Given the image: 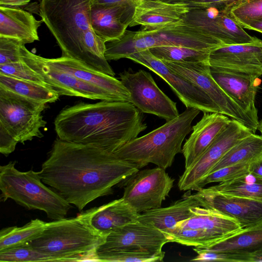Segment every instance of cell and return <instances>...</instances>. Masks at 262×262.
<instances>
[{
	"instance_id": "30bf717a",
	"label": "cell",
	"mask_w": 262,
	"mask_h": 262,
	"mask_svg": "<svg viewBox=\"0 0 262 262\" xmlns=\"http://www.w3.org/2000/svg\"><path fill=\"white\" fill-rule=\"evenodd\" d=\"M172 72L201 89L220 110V114L236 120L255 133L258 120L246 113L221 89L212 77L208 62L162 61Z\"/></svg>"
},
{
	"instance_id": "ee69618b",
	"label": "cell",
	"mask_w": 262,
	"mask_h": 262,
	"mask_svg": "<svg viewBox=\"0 0 262 262\" xmlns=\"http://www.w3.org/2000/svg\"><path fill=\"white\" fill-rule=\"evenodd\" d=\"M31 0H0V6L19 8L28 4Z\"/></svg>"
},
{
	"instance_id": "d4e9b609",
	"label": "cell",
	"mask_w": 262,
	"mask_h": 262,
	"mask_svg": "<svg viewBox=\"0 0 262 262\" xmlns=\"http://www.w3.org/2000/svg\"><path fill=\"white\" fill-rule=\"evenodd\" d=\"M43 23L30 12L16 7L0 6V36L25 45L39 40L38 29Z\"/></svg>"
},
{
	"instance_id": "f546056e",
	"label": "cell",
	"mask_w": 262,
	"mask_h": 262,
	"mask_svg": "<svg viewBox=\"0 0 262 262\" xmlns=\"http://www.w3.org/2000/svg\"><path fill=\"white\" fill-rule=\"evenodd\" d=\"M0 87L34 101L53 103L60 96L51 86L0 74Z\"/></svg>"
},
{
	"instance_id": "d6986e66",
	"label": "cell",
	"mask_w": 262,
	"mask_h": 262,
	"mask_svg": "<svg viewBox=\"0 0 262 262\" xmlns=\"http://www.w3.org/2000/svg\"><path fill=\"white\" fill-rule=\"evenodd\" d=\"M210 67L242 72L259 78L262 75V40L224 45L211 52Z\"/></svg>"
},
{
	"instance_id": "cb8c5ba5",
	"label": "cell",
	"mask_w": 262,
	"mask_h": 262,
	"mask_svg": "<svg viewBox=\"0 0 262 262\" xmlns=\"http://www.w3.org/2000/svg\"><path fill=\"white\" fill-rule=\"evenodd\" d=\"M50 65L67 71L77 78L110 93L118 101H130V95L120 80L100 72L75 59L61 56L56 58H44Z\"/></svg>"
},
{
	"instance_id": "484cf974",
	"label": "cell",
	"mask_w": 262,
	"mask_h": 262,
	"mask_svg": "<svg viewBox=\"0 0 262 262\" xmlns=\"http://www.w3.org/2000/svg\"><path fill=\"white\" fill-rule=\"evenodd\" d=\"M183 198L164 208L151 209L140 213L138 221L154 227L163 232L174 227L179 222L190 217L192 208L200 206L193 194L187 193Z\"/></svg>"
},
{
	"instance_id": "60d3db41",
	"label": "cell",
	"mask_w": 262,
	"mask_h": 262,
	"mask_svg": "<svg viewBox=\"0 0 262 262\" xmlns=\"http://www.w3.org/2000/svg\"><path fill=\"white\" fill-rule=\"evenodd\" d=\"M247 1L248 0H176L177 3L187 6L189 9L213 6L230 11Z\"/></svg>"
},
{
	"instance_id": "836d02e7",
	"label": "cell",
	"mask_w": 262,
	"mask_h": 262,
	"mask_svg": "<svg viewBox=\"0 0 262 262\" xmlns=\"http://www.w3.org/2000/svg\"><path fill=\"white\" fill-rule=\"evenodd\" d=\"M250 163H241L220 168L208 174L199 183L198 190L210 183L230 181L250 173Z\"/></svg>"
},
{
	"instance_id": "277c9868",
	"label": "cell",
	"mask_w": 262,
	"mask_h": 262,
	"mask_svg": "<svg viewBox=\"0 0 262 262\" xmlns=\"http://www.w3.org/2000/svg\"><path fill=\"white\" fill-rule=\"evenodd\" d=\"M97 208L46 223L42 232L28 244L51 261H95L96 250L107 236L92 225Z\"/></svg>"
},
{
	"instance_id": "bcb514c9",
	"label": "cell",
	"mask_w": 262,
	"mask_h": 262,
	"mask_svg": "<svg viewBox=\"0 0 262 262\" xmlns=\"http://www.w3.org/2000/svg\"><path fill=\"white\" fill-rule=\"evenodd\" d=\"M242 27L262 33V19L247 24Z\"/></svg>"
},
{
	"instance_id": "8d00e7d4",
	"label": "cell",
	"mask_w": 262,
	"mask_h": 262,
	"mask_svg": "<svg viewBox=\"0 0 262 262\" xmlns=\"http://www.w3.org/2000/svg\"><path fill=\"white\" fill-rule=\"evenodd\" d=\"M0 74L21 80L48 85L39 74L23 60L0 64Z\"/></svg>"
},
{
	"instance_id": "1f68e13d",
	"label": "cell",
	"mask_w": 262,
	"mask_h": 262,
	"mask_svg": "<svg viewBox=\"0 0 262 262\" xmlns=\"http://www.w3.org/2000/svg\"><path fill=\"white\" fill-rule=\"evenodd\" d=\"M46 223L39 219L32 220L21 227H9L0 231V251L26 244L37 237Z\"/></svg>"
},
{
	"instance_id": "f35d334b",
	"label": "cell",
	"mask_w": 262,
	"mask_h": 262,
	"mask_svg": "<svg viewBox=\"0 0 262 262\" xmlns=\"http://www.w3.org/2000/svg\"><path fill=\"white\" fill-rule=\"evenodd\" d=\"M193 250L198 255L196 257L191 259V261L252 262L251 255L216 252L210 250L206 248L194 247Z\"/></svg>"
},
{
	"instance_id": "9c48e42d",
	"label": "cell",
	"mask_w": 262,
	"mask_h": 262,
	"mask_svg": "<svg viewBox=\"0 0 262 262\" xmlns=\"http://www.w3.org/2000/svg\"><path fill=\"white\" fill-rule=\"evenodd\" d=\"M47 103L39 102L0 87V125L24 144L35 137L46 126L42 112Z\"/></svg>"
},
{
	"instance_id": "74e56055",
	"label": "cell",
	"mask_w": 262,
	"mask_h": 262,
	"mask_svg": "<svg viewBox=\"0 0 262 262\" xmlns=\"http://www.w3.org/2000/svg\"><path fill=\"white\" fill-rule=\"evenodd\" d=\"M242 26L262 19V0H248L231 11Z\"/></svg>"
},
{
	"instance_id": "4fadbf2b",
	"label": "cell",
	"mask_w": 262,
	"mask_h": 262,
	"mask_svg": "<svg viewBox=\"0 0 262 262\" xmlns=\"http://www.w3.org/2000/svg\"><path fill=\"white\" fill-rule=\"evenodd\" d=\"M169 242L167 236L159 229L137 221L111 231L97 248L95 261L98 257L120 252H161Z\"/></svg>"
},
{
	"instance_id": "7a4b0ae2",
	"label": "cell",
	"mask_w": 262,
	"mask_h": 262,
	"mask_svg": "<svg viewBox=\"0 0 262 262\" xmlns=\"http://www.w3.org/2000/svg\"><path fill=\"white\" fill-rule=\"evenodd\" d=\"M142 113L127 101L81 102L60 112L55 130L61 140L114 152L147 128Z\"/></svg>"
},
{
	"instance_id": "7bdbcfd3",
	"label": "cell",
	"mask_w": 262,
	"mask_h": 262,
	"mask_svg": "<svg viewBox=\"0 0 262 262\" xmlns=\"http://www.w3.org/2000/svg\"><path fill=\"white\" fill-rule=\"evenodd\" d=\"M144 0H92V4L105 6L126 5L137 6Z\"/></svg>"
},
{
	"instance_id": "44dd1931",
	"label": "cell",
	"mask_w": 262,
	"mask_h": 262,
	"mask_svg": "<svg viewBox=\"0 0 262 262\" xmlns=\"http://www.w3.org/2000/svg\"><path fill=\"white\" fill-rule=\"evenodd\" d=\"M231 119L216 113H204L192 126V133L182 147L185 170L193 165L212 143Z\"/></svg>"
},
{
	"instance_id": "d6a6232c",
	"label": "cell",
	"mask_w": 262,
	"mask_h": 262,
	"mask_svg": "<svg viewBox=\"0 0 262 262\" xmlns=\"http://www.w3.org/2000/svg\"><path fill=\"white\" fill-rule=\"evenodd\" d=\"M161 61L208 62L211 51L180 46H162L149 49Z\"/></svg>"
},
{
	"instance_id": "4dcf8cb0",
	"label": "cell",
	"mask_w": 262,
	"mask_h": 262,
	"mask_svg": "<svg viewBox=\"0 0 262 262\" xmlns=\"http://www.w3.org/2000/svg\"><path fill=\"white\" fill-rule=\"evenodd\" d=\"M211 191L262 202V178L249 173L208 187Z\"/></svg>"
},
{
	"instance_id": "7402d4cb",
	"label": "cell",
	"mask_w": 262,
	"mask_h": 262,
	"mask_svg": "<svg viewBox=\"0 0 262 262\" xmlns=\"http://www.w3.org/2000/svg\"><path fill=\"white\" fill-rule=\"evenodd\" d=\"M189 9L183 4L144 0L135 8L130 27L140 25L143 31H154L182 22Z\"/></svg>"
},
{
	"instance_id": "5b68a950",
	"label": "cell",
	"mask_w": 262,
	"mask_h": 262,
	"mask_svg": "<svg viewBox=\"0 0 262 262\" xmlns=\"http://www.w3.org/2000/svg\"><path fill=\"white\" fill-rule=\"evenodd\" d=\"M200 111L186 108L176 118L136 138L114 153L135 164L139 169L152 163L166 170L172 165L176 156L182 152L183 141L192 131V123Z\"/></svg>"
},
{
	"instance_id": "5bb4252c",
	"label": "cell",
	"mask_w": 262,
	"mask_h": 262,
	"mask_svg": "<svg viewBox=\"0 0 262 262\" xmlns=\"http://www.w3.org/2000/svg\"><path fill=\"white\" fill-rule=\"evenodd\" d=\"M21 60L39 74L46 83L60 95L80 97L94 100L118 101L110 93L83 81L67 71L47 63L43 57L29 51L23 45Z\"/></svg>"
},
{
	"instance_id": "b9f144b4",
	"label": "cell",
	"mask_w": 262,
	"mask_h": 262,
	"mask_svg": "<svg viewBox=\"0 0 262 262\" xmlns=\"http://www.w3.org/2000/svg\"><path fill=\"white\" fill-rule=\"evenodd\" d=\"M17 140L3 126L0 125V152L8 156L15 149Z\"/></svg>"
},
{
	"instance_id": "7dc6e473",
	"label": "cell",
	"mask_w": 262,
	"mask_h": 262,
	"mask_svg": "<svg viewBox=\"0 0 262 262\" xmlns=\"http://www.w3.org/2000/svg\"><path fill=\"white\" fill-rule=\"evenodd\" d=\"M252 256V262H262V250L253 254Z\"/></svg>"
},
{
	"instance_id": "83f0119b",
	"label": "cell",
	"mask_w": 262,
	"mask_h": 262,
	"mask_svg": "<svg viewBox=\"0 0 262 262\" xmlns=\"http://www.w3.org/2000/svg\"><path fill=\"white\" fill-rule=\"evenodd\" d=\"M206 248L216 252L252 255L262 250V222L245 227L236 234Z\"/></svg>"
},
{
	"instance_id": "ffe728a7",
	"label": "cell",
	"mask_w": 262,
	"mask_h": 262,
	"mask_svg": "<svg viewBox=\"0 0 262 262\" xmlns=\"http://www.w3.org/2000/svg\"><path fill=\"white\" fill-rule=\"evenodd\" d=\"M211 75L216 83L246 113L258 120L255 105L258 78L244 73L210 67Z\"/></svg>"
},
{
	"instance_id": "603a6c76",
	"label": "cell",
	"mask_w": 262,
	"mask_h": 262,
	"mask_svg": "<svg viewBox=\"0 0 262 262\" xmlns=\"http://www.w3.org/2000/svg\"><path fill=\"white\" fill-rule=\"evenodd\" d=\"M135 8L92 4L90 18L93 31L106 42L119 39L132 22Z\"/></svg>"
},
{
	"instance_id": "f1b7e54d",
	"label": "cell",
	"mask_w": 262,
	"mask_h": 262,
	"mask_svg": "<svg viewBox=\"0 0 262 262\" xmlns=\"http://www.w3.org/2000/svg\"><path fill=\"white\" fill-rule=\"evenodd\" d=\"M261 156L262 137L252 133L230 148L209 173L229 165L245 162L251 163Z\"/></svg>"
},
{
	"instance_id": "f6af8a7d",
	"label": "cell",
	"mask_w": 262,
	"mask_h": 262,
	"mask_svg": "<svg viewBox=\"0 0 262 262\" xmlns=\"http://www.w3.org/2000/svg\"><path fill=\"white\" fill-rule=\"evenodd\" d=\"M250 172L262 178V156L249 165Z\"/></svg>"
},
{
	"instance_id": "7c38bea8",
	"label": "cell",
	"mask_w": 262,
	"mask_h": 262,
	"mask_svg": "<svg viewBox=\"0 0 262 262\" xmlns=\"http://www.w3.org/2000/svg\"><path fill=\"white\" fill-rule=\"evenodd\" d=\"M119 79L130 95V102L142 113L171 120L180 114L176 102L158 86L151 74L143 70L130 69L119 74Z\"/></svg>"
},
{
	"instance_id": "e575fe53",
	"label": "cell",
	"mask_w": 262,
	"mask_h": 262,
	"mask_svg": "<svg viewBox=\"0 0 262 262\" xmlns=\"http://www.w3.org/2000/svg\"><path fill=\"white\" fill-rule=\"evenodd\" d=\"M51 261L47 256L34 249L28 243L0 251V261Z\"/></svg>"
},
{
	"instance_id": "3957f363",
	"label": "cell",
	"mask_w": 262,
	"mask_h": 262,
	"mask_svg": "<svg viewBox=\"0 0 262 262\" xmlns=\"http://www.w3.org/2000/svg\"><path fill=\"white\" fill-rule=\"evenodd\" d=\"M92 1L40 0L39 14L55 38L61 56L114 76L105 57L106 42L92 28Z\"/></svg>"
},
{
	"instance_id": "d590c367",
	"label": "cell",
	"mask_w": 262,
	"mask_h": 262,
	"mask_svg": "<svg viewBox=\"0 0 262 262\" xmlns=\"http://www.w3.org/2000/svg\"><path fill=\"white\" fill-rule=\"evenodd\" d=\"M163 251L157 253L120 252L98 257L96 261L116 262L162 261L165 256Z\"/></svg>"
},
{
	"instance_id": "ba28073f",
	"label": "cell",
	"mask_w": 262,
	"mask_h": 262,
	"mask_svg": "<svg viewBox=\"0 0 262 262\" xmlns=\"http://www.w3.org/2000/svg\"><path fill=\"white\" fill-rule=\"evenodd\" d=\"M192 215L163 233L169 242L198 248L210 247L241 231L235 219L211 209L198 206Z\"/></svg>"
},
{
	"instance_id": "ab89813d",
	"label": "cell",
	"mask_w": 262,
	"mask_h": 262,
	"mask_svg": "<svg viewBox=\"0 0 262 262\" xmlns=\"http://www.w3.org/2000/svg\"><path fill=\"white\" fill-rule=\"evenodd\" d=\"M23 45L16 39L0 36V64L21 61Z\"/></svg>"
},
{
	"instance_id": "2e32d148",
	"label": "cell",
	"mask_w": 262,
	"mask_h": 262,
	"mask_svg": "<svg viewBox=\"0 0 262 262\" xmlns=\"http://www.w3.org/2000/svg\"><path fill=\"white\" fill-rule=\"evenodd\" d=\"M183 20L201 29L224 45L248 43L258 39L244 30L231 11L219 7L189 9Z\"/></svg>"
},
{
	"instance_id": "9a60e30c",
	"label": "cell",
	"mask_w": 262,
	"mask_h": 262,
	"mask_svg": "<svg viewBox=\"0 0 262 262\" xmlns=\"http://www.w3.org/2000/svg\"><path fill=\"white\" fill-rule=\"evenodd\" d=\"M252 133L239 121L231 119L199 160L180 177L179 189L197 191L201 181L228 150Z\"/></svg>"
},
{
	"instance_id": "8fae6325",
	"label": "cell",
	"mask_w": 262,
	"mask_h": 262,
	"mask_svg": "<svg viewBox=\"0 0 262 262\" xmlns=\"http://www.w3.org/2000/svg\"><path fill=\"white\" fill-rule=\"evenodd\" d=\"M174 180L160 167L140 169L120 183L123 198L136 211L142 212L160 208L168 196Z\"/></svg>"
},
{
	"instance_id": "4316f807",
	"label": "cell",
	"mask_w": 262,
	"mask_h": 262,
	"mask_svg": "<svg viewBox=\"0 0 262 262\" xmlns=\"http://www.w3.org/2000/svg\"><path fill=\"white\" fill-rule=\"evenodd\" d=\"M139 214L121 198L97 207L91 223L98 231L107 235L118 227L137 222Z\"/></svg>"
},
{
	"instance_id": "ac0fdd59",
	"label": "cell",
	"mask_w": 262,
	"mask_h": 262,
	"mask_svg": "<svg viewBox=\"0 0 262 262\" xmlns=\"http://www.w3.org/2000/svg\"><path fill=\"white\" fill-rule=\"evenodd\" d=\"M193 194L200 206L236 220L243 228L262 222V202L202 188Z\"/></svg>"
},
{
	"instance_id": "e0dca14e",
	"label": "cell",
	"mask_w": 262,
	"mask_h": 262,
	"mask_svg": "<svg viewBox=\"0 0 262 262\" xmlns=\"http://www.w3.org/2000/svg\"><path fill=\"white\" fill-rule=\"evenodd\" d=\"M127 58L145 67L162 78L186 108H196L203 113L220 114L217 107L201 89L172 72L149 49L133 54Z\"/></svg>"
},
{
	"instance_id": "52a82bcc",
	"label": "cell",
	"mask_w": 262,
	"mask_h": 262,
	"mask_svg": "<svg viewBox=\"0 0 262 262\" xmlns=\"http://www.w3.org/2000/svg\"><path fill=\"white\" fill-rule=\"evenodd\" d=\"M15 164L10 162L0 167L1 201L12 199L29 209L44 211L53 220L64 218L72 207L71 204L47 187L38 172L20 171Z\"/></svg>"
},
{
	"instance_id": "c3c4849f",
	"label": "cell",
	"mask_w": 262,
	"mask_h": 262,
	"mask_svg": "<svg viewBox=\"0 0 262 262\" xmlns=\"http://www.w3.org/2000/svg\"><path fill=\"white\" fill-rule=\"evenodd\" d=\"M257 129L260 132L261 134L260 136L262 137V120H261L258 123Z\"/></svg>"
},
{
	"instance_id": "6da1fadb",
	"label": "cell",
	"mask_w": 262,
	"mask_h": 262,
	"mask_svg": "<svg viewBox=\"0 0 262 262\" xmlns=\"http://www.w3.org/2000/svg\"><path fill=\"white\" fill-rule=\"evenodd\" d=\"M139 170L114 152L57 138L38 173L45 184L82 211Z\"/></svg>"
},
{
	"instance_id": "8992f818",
	"label": "cell",
	"mask_w": 262,
	"mask_h": 262,
	"mask_svg": "<svg viewBox=\"0 0 262 262\" xmlns=\"http://www.w3.org/2000/svg\"><path fill=\"white\" fill-rule=\"evenodd\" d=\"M224 45L201 29L183 21L154 31L126 30L119 39L106 42L105 57L107 61L117 60L162 46H180L211 52Z\"/></svg>"
}]
</instances>
